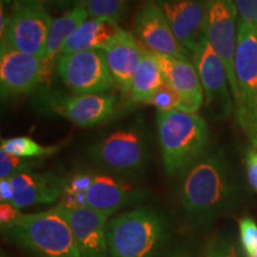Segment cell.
<instances>
[{"instance_id": "6da1fadb", "label": "cell", "mask_w": 257, "mask_h": 257, "mask_svg": "<svg viewBox=\"0 0 257 257\" xmlns=\"http://www.w3.org/2000/svg\"><path fill=\"white\" fill-rule=\"evenodd\" d=\"M186 216L205 225L233 211L239 199L238 185L221 152L206 154L186 170L179 189Z\"/></svg>"}, {"instance_id": "7a4b0ae2", "label": "cell", "mask_w": 257, "mask_h": 257, "mask_svg": "<svg viewBox=\"0 0 257 257\" xmlns=\"http://www.w3.org/2000/svg\"><path fill=\"white\" fill-rule=\"evenodd\" d=\"M156 124L163 166L169 175L186 172L206 155L210 128L198 113L159 111Z\"/></svg>"}, {"instance_id": "3957f363", "label": "cell", "mask_w": 257, "mask_h": 257, "mask_svg": "<svg viewBox=\"0 0 257 257\" xmlns=\"http://www.w3.org/2000/svg\"><path fill=\"white\" fill-rule=\"evenodd\" d=\"M170 236L167 217L153 207H138L107 225L108 257H157Z\"/></svg>"}, {"instance_id": "277c9868", "label": "cell", "mask_w": 257, "mask_h": 257, "mask_svg": "<svg viewBox=\"0 0 257 257\" xmlns=\"http://www.w3.org/2000/svg\"><path fill=\"white\" fill-rule=\"evenodd\" d=\"M3 231L6 239L36 257H81L59 206L37 213H21Z\"/></svg>"}, {"instance_id": "5b68a950", "label": "cell", "mask_w": 257, "mask_h": 257, "mask_svg": "<svg viewBox=\"0 0 257 257\" xmlns=\"http://www.w3.org/2000/svg\"><path fill=\"white\" fill-rule=\"evenodd\" d=\"M238 101L234 113L257 149V29L238 19L234 57Z\"/></svg>"}, {"instance_id": "8992f818", "label": "cell", "mask_w": 257, "mask_h": 257, "mask_svg": "<svg viewBox=\"0 0 257 257\" xmlns=\"http://www.w3.org/2000/svg\"><path fill=\"white\" fill-rule=\"evenodd\" d=\"M54 19L37 0H14L2 47L42 57Z\"/></svg>"}, {"instance_id": "52a82bcc", "label": "cell", "mask_w": 257, "mask_h": 257, "mask_svg": "<svg viewBox=\"0 0 257 257\" xmlns=\"http://www.w3.org/2000/svg\"><path fill=\"white\" fill-rule=\"evenodd\" d=\"M238 15L233 0H208L202 35L223 62L234 105L238 101L234 57L237 49Z\"/></svg>"}, {"instance_id": "ba28073f", "label": "cell", "mask_w": 257, "mask_h": 257, "mask_svg": "<svg viewBox=\"0 0 257 257\" xmlns=\"http://www.w3.org/2000/svg\"><path fill=\"white\" fill-rule=\"evenodd\" d=\"M92 161L107 172L118 175H135L148 162V146L138 130H119L102 138L89 149Z\"/></svg>"}, {"instance_id": "9c48e42d", "label": "cell", "mask_w": 257, "mask_h": 257, "mask_svg": "<svg viewBox=\"0 0 257 257\" xmlns=\"http://www.w3.org/2000/svg\"><path fill=\"white\" fill-rule=\"evenodd\" d=\"M57 73L75 94H108L115 87L102 50L62 54Z\"/></svg>"}, {"instance_id": "30bf717a", "label": "cell", "mask_w": 257, "mask_h": 257, "mask_svg": "<svg viewBox=\"0 0 257 257\" xmlns=\"http://www.w3.org/2000/svg\"><path fill=\"white\" fill-rule=\"evenodd\" d=\"M192 54L208 113L217 121L229 119L234 111V102L223 62L205 37L199 41Z\"/></svg>"}, {"instance_id": "8fae6325", "label": "cell", "mask_w": 257, "mask_h": 257, "mask_svg": "<svg viewBox=\"0 0 257 257\" xmlns=\"http://www.w3.org/2000/svg\"><path fill=\"white\" fill-rule=\"evenodd\" d=\"M135 37L144 49L157 55L193 61V54L175 37L162 10L155 0H143L134 21Z\"/></svg>"}, {"instance_id": "7c38bea8", "label": "cell", "mask_w": 257, "mask_h": 257, "mask_svg": "<svg viewBox=\"0 0 257 257\" xmlns=\"http://www.w3.org/2000/svg\"><path fill=\"white\" fill-rule=\"evenodd\" d=\"M44 80L42 57L2 47L0 87L3 98L28 94Z\"/></svg>"}, {"instance_id": "4fadbf2b", "label": "cell", "mask_w": 257, "mask_h": 257, "mask_svg": "<svg viewBox=\"0 0 257 257\" xmlns=\"http://www.w3.org/2000/svg\"><path fill=\"white\" fill-rule=\"evenodd\" d=\"M60 210L68 221L81 257H108L107 219L111 213L92 207Z\"/></svg>"}, {"instance_id": "5bb4252c", "label": "cell", "mask_w": 257, "mask_h": 257, "mask_svg": "<svg viewBox=\"0 0 257 257\" xmlns=\"http://www.w3.org/2000/svg\"><path fill=\"white\" fill-rule=\"evenodd\" d=\"M180 43L189 51L204 37L208 0H155Z\"/></svg>"}, {"instance_id": "9a60e30c", "label": "cell", "mask_w": 257, "mask_h": 257, "mask_svg": "<svg viewBox=\"0 0 257 257\" xmlns=\"http://www.w3.org/2000/svg\"><path fill=\"white\" fill-rule=\"evenodd\" d=\"M155 55L162 69L165 81L181 96L182 105L180 111L197 113L204 104L205 96L193 61L168 55Z\"/></svg>"}, {"instance_id": "2e32d148", "label": "cell", "mask_w": 257, "mask_h": 257, "mask_svg": "<svg viewBox=\"0 0 257 257\" xmlns=\"http://www.w3.org/2000/svg\"><path fill=\"white\" fill-rule=\"evenodd\" d=\"M117 110L113 94H75L62 98L54 111L78 126L88 127L111 119Z\"/></svg>"}, {"instance_id": "e0dca14e", "label": "cell", "mask_w": 257, "mask_h": 257, "mask_svg": "<svg viewBox=\"0 0 257 257\" xmlns=\"http://www.w3.org/2000/svg\"><path fill=\"white\" fill-rule=\"evenodd\" d=\"M15 189L12 204L18 210L41 204H51L62 197L67 182L60 176L49 173H21L10 179Z\"/></svg>"}, {"instance_id": "ac0fdd59", "label": "cell", "mask_w": 257, "mask_h": 257, "mask_svg": "<svg viewBox=\"0 0 257 257\" xmlns=\"http://www.w3.org/2000/svg\"><path fill=\"white\" fill-rule=\"evenodd\" d=\"M86 195L89 207L112 214L119 208L143 200L146 192L120 178L99 174L94 176Z\"/></svg>"}, {"instance_id": "d6986e66", "label": "cell", "mask_w": 257, "mask_h": 257, "mask_svg": "<svg viewBox=\"0 0 257 257\" xmlns=\"http://www.w3.org/2000/svg\"><path fill=\"white\" fill-rule=\"evenodd\" d=\"M102 51L115 87L127 96L135 73L142 60L143 48L138 46L133 34L123 30Z\"/></svg>"}, {"instance_id": "ffe728a7", "label": "cell", "mask_w": 257, "mask_h": 257, "mask_svg": "<svg viewBox=\"0 0 257 257\" xmlns=\"http://www.w3.org/2000/svg\"><path fill=\"white\" fill-rule=\"evenodd\" d=\"M123 31L119 25L108 19H87L81 27L76 29L66 46L62 54L78 53L87 50H104Z\"/></svg>"}, {"instance_id": "44dd1931", "label": "cell", "mask_w": 257, "mask_h": 257, "mask_svg": "<svg viewBox=\"0 0 257 257\" xmlns=\"http://www.w3.org/2000/svg\"><path fill=\"white\" fill-rule=\"evenodd\" d=\"M87 18L88 12L85 5H82L66 11V14L61 16L60 18L54 19L47 40L46 49L42 54L44 78L50 76L53 64L57 56L62 54V49L66 46L67 41L76 31V29L87 21Z\"/></svg>"}, {"instance_id": "7402d4cb", "label": "cell", "mask_w": 257, "mask_h": 257, "mask_svg": "<svg viewBox=\"0 0 257 257\" xmlns=\"http://www.w3.org/2000/svg\"><path fill=\"white\" fill-rule=\"evenodd\" d=\"M163 82L165 76L156 55L143 48L142 60L138 64L127 94L128 100L135 104H148Z\"/></svg>"}, {"instance_id": "603a6c76", "label": "cell", "mask_w": 257, "mask_h": 257, "mask_svg": "<svg viewBox=\"0 0 257 257\" xmlns=\"http://www.w3.org/2000/svg\"><path fill=\"white\" fill-rule=\"evenodd\" d=\"M2 150L6 153L24 159H34V157H43L53 155L59 150V147H46L38 144L30 137L21 136L9 138L2 141Z\"/></svg>"}, {"instance_id": "cb8c5ba5", "label": "cell", "mask_w": 257, "mask_h": 257, "mask_svg": "<svg viewBox=\"0 0 257 257\" xmlns=\"http://www.w3.org/2000/svg\"><path fill=\"white\" fill-rule=\"evenodd\" d=\"M85 8L88 17L108 19L118 23L124 16L126 0H86Z\"/></svg>"}, {"instance_id": "d4e9b609", "label": "cell", "mask_w": 257, "mask_h": 257, "mask_svg": "<svg viewBox=\"0 0 257 257\" xmlns=\"http://www.w3.org/2000/svg\"><path fill=\"white\" fill-rule=\"evenodd\" d=\"M37 163L31 159H24L0 149V180H10L21 173L29 172Z\"/></svg>"}, {"instance_id": "484cf974", "label": "cell", "mask_w": 257, "mask_h": 257, "mask_svg": "<svg viewBox=\"0 0 257 257\" xmlns=\"http://www.w3.org/2000/svg\"><path fill=\"white\" fill-rule=\"evenodd\" d=\"M149 105L155 106L160 112H168L174 110H181L182 100L179 93L175 91L169 83L166 81L162 83V86L157 89L153 98L150 99Z\"/></svg>"}, {"instance_id": "4316f807", "label": "cell", "mask_w": 257, "mask_h": 257, "mask_svg": "<svg viewBox=\"0 0 257 257\" xmlns=\"http://www.w3.org/2000/svg\"><path fill=\"white\" fill-rule=\"evenodd\" d=\"M239 238L245 255L250 257L257 249V224L251 218L239 220Z\"/></svg>"}, {"instance_id": "83f0119b", "label": "cell", "mask_w": 257, "mask_h": 257, "mask_svg": "<svg viewBox=\"0 0 257 257\" xmlns=\"http://www.w3.org/2000/svg\"><path fill=\"white\" fill-rule=\"evenodd\" d=\"M238 19L257 29V0H233Z\"/></svg>"}, {"instance_id": "f1b7e54d", "label": "cell", "mask_w": 257, "mask_h": 257, "mask_svg": "<svg viewBox=\"0 0 257 257\" xmlns=\"http://www.w3.org/2000/svg\"><path fill=\"white\" fill-rule=\"evenodd\" d=\"M95 175L87 174V173H79V174L74 175L70 181L67 184L66 187L69 191L75 193H87V191L93 184Z\"/></svg>"}, {"instance_id": "f546056e", "label": "cell", "mask_w": 257, "mask_h": 257, "mask_svg": "<svg viewBox=\"0 0 257 257\" xmlns=\"http://www.w3.org/2000/svg\"><path fill=\"white\" fill-rule=\"evenodd\" d=\"M242 244L238 243V240H236L232 237H227L219 242V251L220 257H248L244 255V249L243 246H240Z\"/></svg>"}, {"instance_id": "4dcf8cb0", "label": "cell", "mask_w": 257, "mask_h": 257, "mask_svg": "<svg viewBox=\"0 0 257 257\" xmlns=\"http://www.w3.org/2000/svg\"><path fill=\"white\" fill-rule=\"evenodd\" d=\"M246 176L253 191L257 192V149L250 148L245 156Z\"/></svg>"}, {"instance_id": "1f68e13d", "label": "cell", "mask_w": 257, "mask_h": 257, "mask_svg": "<svg viewBox=\"0 0 257 257\" xmlns=\"http://www.w3.org/2000/svg\"><path fill=\"white\" fill-rule=\"evenodd\" d=\"M21 216V212L12 202H2L0 205V223L2 229L11 225L17 218Z\"/></svg>"}, {"instance_id": "d6a6232c", "label": "cell", "mask_w": 257, "mask_h": 257, "mask_svg": "<svg viewBox=\"0 0 257 257\" xmlns=\"http://www.w3.org/2000/svg\"><path fill=\"white\" fill-rule=\"evenodd\" d=\"M15 189L10 180H0V200L2 202H12Z\"/></svg>"}, {"instance_id": "836d02e7", "label": "cell", "mask_w": 257, "mask_h": 257, "mask_svg": "<svg viewBox=\"0 0 257 257\" xmlns=\"http://www.w3.org/2000/svg\"><path fill=\"white\" fill-rule=\"evenodd\" d=\"M86 0H55V4L59 9L69 11V10L85 5Z\"/></svg>"}, {"instance_id": "e575fe53", "label": "cell", "mask_w": 257, "mask_h": 257, "mask_svg": "<svg viewBox=\"0 0 257 257\" xmlns=\"http://www.w3.org/2000/svg\"><path fill=\"white\" fill-rule=\"evenodd\" d=\"M201 257H220L219 242H213L208 244L206 250H205Z\"/></svg>"}, {"instance_id": "d590c367", "label": "cell", "mask_w": 257, "mask_h": 257, "mask_svg": "<svg viewBox=\"0 0 257 257\" xmlns=\"http://www.w3.org/2000/svg\"><path fill=\"white\" fill-rule=\"evenodd\" d=\"M167 257H194L192 255L191 251H188V250L186 249H180V250H176L173 253H170L169 256Z\"/></svg>"}, {"instance_id": "8d00e7d4", "label": "cell", "mask_w": 257, "mask_h": 257, "mask_svg": "<svg viewBox=\"0 0 257 257\" xmlns=\"http://www.w3.org/2000/svg\"><path fill=\"white\" fill-rule=\"evenodd\" d=\"M40 4H42L44 8H48V6H56L55 0H37Z\"/></svg>"}, {"instance_id": "74e56055", "label": "cell", "mask_w": 257, "mask_h": 257, "mask_svg": "<svg viewBox=\"0 0 257 257\" xmlns=\"http://www.w3.org/2000/svg\"><path fill=\"white\" fill-rule=\"evenodd\" d=\"M250 257H257V249L255 250V251H253V253Z\"/></svg>"}]
</instances>
